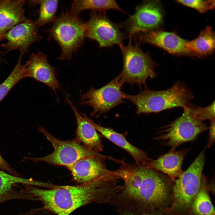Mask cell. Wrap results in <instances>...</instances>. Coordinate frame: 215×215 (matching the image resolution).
<instances>
[{
    "label": "cell",
    "instance_id": "6da1fadb",
    "mask_svg": "<svg viewBox=\"0 0 215 215\" xmlns=\"http://www.w3.org/2000/svg\"><path fill=\"white\" fill-rule=\"evenodd\" d=\"M114 171L123 182L122 189L110 203L118 212L150 213L165 203L170 196L171 181L169 178L147 165H129L124 163Z\"/></svg>",
    "mask_w": 215,
    "mask_h": 215
},
{
    "label": "cell",
    "instance_id": "7a4b0ae2",
    "mask_svg": "<svg viewBox=\"0 0 215 215\" xmlns=\"http://www.w3.org/2000/svg\"><path fill=\"white\" fill-rule=\"evenodd\" d=\"M113 173L76 186H56L44 189L27 185L33 200L42 202L44 208L56 215H69L76 209L92 203H110L122 188Z\"/></svg>",
    "mask_w": 215,
    "mask_h": 215
},
{
    "label": "cell",
    "instance_id": "3957f363",
    "mask_svg": "<svg viewBox=\"0 0 215 215\" xmlns=\"http://www.w3.org/2000/svg\"><path fill=\"white\" fill-rule=\"evenodd\" d=\"M194 96L186 84L176 82L170 88L162 90H154L146 86L136 95L125 93L128 100L136 108V113H149L177 107L184 108L190 104Z\"/></svg>",
    "mask_w": 215,
    "mask_h": 215
},
{
    "label": "cell",
    "instance_id": "277c9868",
    "mask_svg": "<svg viewBox=\"0 0 215 215\" xmlns=\"http://www.w3.org/2000/svg\"><path fill=\"white\" fill-rule=\"evenodd\" d=\"M205 150L175 181L173 189V201L167 211L171 215H188L192 202L205 179L203 174Z\"/></svg>",
    "mask_w": 215,
    "mask_h": 215
},
{
    "label": "cell",
    "instance_id": "5b68a950",
    "mask_svg": "<svg viewBox=\"0 0 215 215\" xmlns=\"http://www.w3.org/2000/svg\"><path fill=\"white\" fill-rule=\"evenodd\" d=\"M85 27V22L79 16H71L67 11L62 12L56 17L52 27L45 31L48 33V39L56 41L61 48L58 59H71L74 53L84 43Z\"/></svg>",
    "mask_w": 215,
    "mask_h": 215
},
{
    "label": "cell",
    "instance_id": "8992f818",
    "mask_svg": "<svg viewBox=\"0 0 215 215\" xmlns=\"http://www.w3.org/2000/svg\"><path fill=\"white\" fill-rule=\"evenodd\" d=\"M129 39L127 45L119 46L123 62L122 70L119 74L121 80L123 84H136L141 87L143 85H145L148 78L152 79L156 76L157 64L149 53L143 51L140 44L135 43L134 45L132 39Z\"/></svg>",
    "mask_w": 215,
    "mask_h": 215
},
{
    "label": "cell",
    "instance_id": "52a82bcc",
    "mask_svg": "<svg viewBox=\"0 0 215 215\" xmlns=\"http://www.w3.org/2000/svg\"><path fill=\"white\" fill-rule=\"evenodd\" d=\"M190 104L183 108L182 115L166 126L155 138L162 141L165 145L171 147L170 150H175L182 143L194 140L209 128L195 116Z\"/></svg>",
    "mask_w": 215,
    "mask_h": 215
},
{
    "label": "cell",
    "instance_id": "ba28073f",
    "mask_svg": "<svg viewBox=\"0 0 215 215\" xmlns=\"http://www.w3.org/2000/svg\"><path fill=\"white\" fill-rule=\"evenodd\" d=\"M38 130L52 144L54 149L51 153L41 157H28L24 160H30L34 162H45L55 165L67 167L82 158L93 156L103 155L87 148L75 139L70 140L62 141L52 135L44 128L40 127Z\"/></svg>",
    "mask_w": 215,
    "mask_h": 215
},
{
    "label": "cell",
    "instance_id": "9c48e42d",
    "mask_svg": "<svg viewBox=\"0 0 215 215\" xmlns=\"http://www.w3.org/2000/svg\"><path fill=\"white\" fill-rule=\"evenodd\" d=\"M163 16L159 1L144 0L136 7L133 14L119 24L127 37L132 39L139 34L157 29L162 22Z\"/></svg>",
    "mask_w": 215,
    "mask_h": 215
},
{
    "label": "cell",
    "instance_id": "30bf717a",
    "mask_svg": "<svg viewBox=\"0 0 215 215\" xmlns=\"http://www.w3.org/2000/svg\"><path fill=\"white\" fill-rule=\"evenodd\" d=\"M119 74L108 83L100 88L91 87L81 98L80 104L91 107V117H98L124 102L125 93L121 88L123 84Z\"/></svg>",
    "mask_w": 215,
    "mask_h": 215
},
{
    "label": "cell",
    "instance_id": "8fae6325",
    "mask_svg": "<svg viewBox=\"0 0 215 215\" xmlns=\"http://www.w3.org/2000/svg\"><path fill=\"white\" fill-rule=\"evenodd\" d=\"M85 24L86 38L96 41L100 48L119 46L127 37L119 24L112 21L105 12L92 11Z\"/></svg>",
    "mask_w": 215,
    "mask_h": 215
},
{
    "label": "cell",
    "instance_id": "7c38bea8",
    "mask_svg": "<svg viewBox=\"0 0 215 215\" xmlns=\"http://www.w3.org/2000/svg\"><path fill=\"white\" fill-rule=\"evenodd\" d=\"M38 28L35 21L28 19L14 26L3 36L7 41L1 45L5 53L18 50L24 55L28 53L30 46L42 39Z\"/></svg>",
    "mask_w": 215,
    "mask_h": 215
},
{
    "label": "cell",
    "instance_id": "4fadbf2b",
    "mask_svg": "<svg viewBox=\"0 0 215 215\" xmlns=\"http://www.w3.org/2000/svg\"><path fill=\"white\" fill-rule=\"evenodd\" d=\"M106 159L119 163L122 162L105 155L90 156L79 159L67 168L71 172L75 181L80 184L86 183L114 172V171L108 169L105 162Z\"/></svg>",
    "mask_w": 215,
    "mask_h": 215
},
{
    "label": "cell",
    "instance_id": "5bb4252c",
    "mask_svg": "<svg viewBox=\"0 0 215 215\" xmlns=\"http://www.w3.org/2000/svg\"><path fill=\"white\" fill-rule=\"evenodd\" d=\"M24 64L27 77L46 85L57 96L56 91L61 87L56 78V68L49 63L46 55L40 50L32 53Z\"/></svg>",
    "mask_w": 215,
    "mask_h": 215
},
{
    "label": "cell",
    "instance_id": "9a60e30c",
    "mask_svg": "<svg viewBox=\"0 0 215 215\" xmlns=\"http://www.w3.org/2000/svg\"><path fill=\"white\" fill-rule=\"evenodd\" d=\"M136 43H147L175 54H188L186 48L188 41L174 33L156 29L135 36Z\"/></svg>",
    "mask_w": 215,
    "mask_h": 215
},
{
    "label": "cell",
    "instance_id": "2e32d148",
    "mask_svg": "<svg viewBox=\"0 0 215 215\" xmlns=\"http://www.w3.org/2000/svg\"><path fill=\"white\" fill-rule=\"evenodd\" d=\"M66 103L72 108L76 118L77 124L76 138L78 142L89 149L99 153L103 149L100 135L95 128L81 114L76 107L68 98Z\"/></svg>",
    "mask_w": 215,
    "mask_h": 215
},
{
    "label": "cell",
    "instance_id": "e0dca14e",
    "mask_svg": "<svg viewBox=\"0 0 215 215\" xmlns=\"http://www.w3.org/2000/svg\"><path fill=\"white\" fill-rule=\"evenodd\" d=\"M25 0H0V42L3 35L16 24L26 20Z\"/></svg>",
    "mask_w": 215,
    "mask_h": 215
},
{
    "label": "cell",
    "instance_id": "ac0fdd59",
    "mask_svg": "<svg viewBox=\"0 0 215 215\" xmlns=\"http://www.w3.org/2000/svg\"><path fill=\"white\" fill-rule=\"evenodd\" d=\"M188 151L187 148L170 150L156 159H150L147 165L153 170L167 175L172 179L177 178L183 172L182 165Z\"/></svg>",
    "mask_w": 215,
    "mask_h": 215
},
{
    "label": "cell",
    "instance_id": "d6986e66",
    "mask_svg": "<svg viewBox=\"0 0 215 215\" xmlns=\"http://www.w3.org/2000/svg\"><path fill=\"white\" fill-rule=\"evenodd\" d=\"M82 115L104 136L111 142L124 149L132 157L136 164L147 165L150 159L143 150L133 145L129 142L122 134L110 128L98 125L85 113Z\"/></svg>",
    "mask_w": 215,
    "mask_h": 215
},
{
    "label": "cell",
    "instance_id": "ffe728a7",
    "mask_svg": "<svg viewBox=\"0 0 215 215\" xmlns=\"http://www.w3.org/2000/svg\"><path fill=\"white\" fill-rule=\"evenodd\" d=\"M38 186L40 182L31 178L26 179L0 170V203L6 201L16 199H28L26 191L19 192L14 188L18 184Z\"/></svg>",
    "mask_w": 215,
    "mask_h": 215
},
{
    "label": "cell",
    "instance_id": "44dd1931",
    "mask_svg": "<svg viewBox=\"0 0 215 215\" xmlns=\"http://www.w3.org/2000/svg\"><path fill=\"white\" fill-rule=\"evenodd\" d=\"M215 39V34L212 28L207 26L196 39L187 41L186 48L188 54L199 57L210 55L214 50Z\"/></svg>",
    "mask_w": 215,
    "mask_h": 215
},
{
    "label": "cell",
    "instance_id": "7402d4cb",
    "mask_svg": "<svg viewBox=\"0 0 215 215\" xmlns=\"http://www.w3.org/2000/svg\"><path fill=\"white\" fill-rule=\"evenodd\" d=\"M87 10L105 12L108 10H115L126 13L114 0H74L68 12L72 16L78 17L82 11Z\"/></svg>",
    "mask_w": 215,
    "mask_h": 215
},
{
    "label": "cell",
    "instance_id": "603a6c76",
    "mask_svg": "<svg viewBox=\"0 0 215 215\" xmlns=\"http://www.w3.org/2000/svg\"><path fill=\"white\" fill-rule=\"evenodd\" d=\"M207 189L205 180L192 202L189 213L191 215H215Z\"/></svg>",
    "mask_w": 215,
    "mask_h": 215
},
{
    "label": "cell",
    "instance_id": "cb8c5ba5",
    "mask_svg": "<svg viewBox=\"0 0 215 215\" xmlns=\"http://www.w3.org/2000/svg\"><path fill=\"white\" fill-rule=\"evenodd\" d=\"M24 55L20 52L17 63L10 74L0 84V102L13 87L20 80L27 77L24 64L21 61Z\"/></svg>",
    "mask_w": 215,
    "mask_h": 215
},
{
    "label": "cell",
    "instance_id": "d4e9b609",
    "mask_svg": "<svg viewBox=\"0 0 215 215\" xmlns=\"http://www.w3.org/2000/svg\"><path fill=\"white\" fill-rule=\"evenodd\" d=\"M39 4V16L35 21L38 28L52 22L56 18L59 1L57 0H38Z\"/></svg>",
    "mask_w": 215,
    "mask_h": 215
},
{
    "label": "cell",
    "instance_id": "484cf974",
    "mask_svg": "<svg viewBox=\"0 0 215 215\" xmlns=\"http://www.w3.org/2000/svg\"><path fill=\"white\" fill-rule=\"evenodd\" d=\"M190 107L195 116L201 121L209 120L211 121L215 119L214 101L205 107H196L191 104Z\"/></svg>",
    "mask_w": 215,
    "mask_h": 215
},
{
    "label": "cell",
    "instance_id": "4316f807",
    "mask_svg": "<svg viewBox=\"0 0 215 215\" xmlns=\"http://www.w3.org/2000/svg\"><path fill=\"white\" fill-rule=\"evenodd\" d=\"M177 2L194 9L200 13L212 9L215 7V0H177Z\"/></svg>",
    "mask_w": 215,
    "mask_h": 215
},
{
    "label": "cell",
    "instance_id": "83f0119b",
    "mask_svg": "<svg viewBox=\"0 0 215 215\" xmlns=\"http://www.w3.org/2000/svg\"><path fill=\"white\" fill-rule=\"evenodd\" d=\"M0 169L10 174L19 176L17 172L13 169L3 158L0 154Z\"/></svg>",
    "mask_w": 215,
    "mask_h": 215
},
{
    "label": "cell",
    "instance_id": "f1b7e54d",
    "mask_svg": "<svg viewBox=\"0 0 215 215\" xmlns=\"http://www.w3.org/2000/svg\"><path fill=\"white\" fill-rule=\"evenodd\" d=\"M118 212L117 214L115 215H171L166 211H160L156 210L150 213L142 214H135L127 211H121Z\"/></svg>",
    "mask_w": 215,
    "mask_h": 215
},
{
    "label": "cell",
    "instance_id": "f546056e",
    "mask_svg": "<svg viewBox=\"0 0 215 215\" xmlns=\"http://www.w3.org/2000/svg\"><path fill=\"white\" fill-rule=\"evenodd\" d=\"M215 119L211 121V124L209 129V137L208 139L207 146L210 147L215 142Z\"/></svg>",
    "mask_w": 215,
    "mask_h": 215
},
{
    "label": "cell",
    "instance_id": "4dcf8cb0",
    "mask_svg": "<svg viewBox=\"0 0 215 215\" xmlns=\"http://www.w3.org/2000/svg\"><path fill=\"white\" fill-rule=\"evenodd\" d=\"M1 53V52L0 51V54ZM0 61H1V56H0Z\"/></svg>",
    "mask_w": 215,
    "mask_h": 215
}]
</instances>
